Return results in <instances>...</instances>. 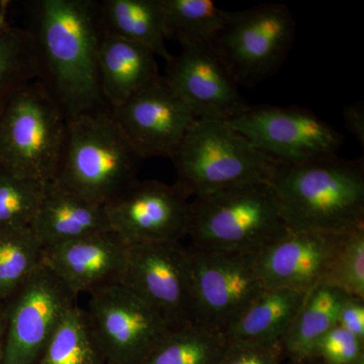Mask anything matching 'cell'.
<instances>
[{"instance_id":"cell-1","label":"cell","mask_w":364,"mask_h":364,"mask_svg":"<svg viewBox=\"0 0 364 364\" xmlns=\"http://www.w3.org/2000/svg\"><path fill=\"white\" fill-rule=\"evenodd\" d=\"M26 26L39 67L38 80L67 122L109 109L102 95L98 50L105 33L97 0H32Z\"/></svg>"},{"instance_id":"cell-2","label":"cell","mask_w":364,"mask_h":364,"mask_svg":"<svg viewBox=\"0 0 364 364\" xmlns=\"http://www.w3.org/2000/svg\"><path fill=\"white\" fill-rule=\"evenodd\" d=\"M268 183L289 229L341 236L364 226L363 159L275 161Z\"/></svg>"},{"instance_id":"cell-3","label":"cell","mask_w":364,"mask_h":364,"mask_svg":"<svg viewBox=\"0 0 364 364\" xmlns=\"http://www.w3.org/2000/svg\"><path fill=\"white\" fill-rule=\"evenodd\" d=\"M143 159L112 119L109 109L74 117L54 183L105 205L138 181Z\"/></svg>"},{"instance_id":"cell-4","label":"cell","mask_w":364,"mask_h":364,"mask_svg":"<svg viewBox=\"0 0 364 364\" xmlns=\"http://www.w3.org/2000/svg\"><path fill=\"white\" fill-rule=\"evenodd\" d=\"M287 229L268 181L239 184L189 202L193 247L256 254Z\"/></svg>"},{"instance_id":"cell-5","label":"cell","mask_w":364,"mask_h":364,"mask_svg":"<svg viewBox=\"0 0 364 364\" xmlns=\"http://www.w3.org/2000/svg\"><path fill=\"white\" fill-rule=\"evenodd\" d=\"M67 124L40 80L16 88L0 104V167L52 182L65 143Z\"/></svg>"},{"instance_id":"cell-6","label":"cell","mask_w":364,"mask_h":364,"mask_svg":"<svg viewBox=\"0 0 364 364\" xmlns=\"http://www.w3.org/2000/svg\"><path fill=\"white\" fill-rule=\"evenodd\" d=\"M170 159L176 184L188 198L268 181L275 162L226 122L203 119H196Z\"/></svg>"},{"instance_id":"cell-7","label":"cell","mask_w":364,"mask_h":364,"mask_svg":"<svg viewBox=\"0 0 364 364\" xmlns=\"http://www.w3.org/2000/svg\"><path fill=\"white\" fill-rule=\"evenodd\" d=\"M296 21L282 4L231 11L210 45L237 85L252 87L279 70L293 45Z\"/></svg>"},{"instance_id":"cell-8","label":"cell","mask_w":364,"mask_h":364,"mask_svg":"<svg viewBox=\"0 0 364 364\" xmlns=\"http://www.w3.org/2000/svg\"><path fill=\"white\" fill-rule=\"evenodd\" d=\"M86 323L105 364H141L170 328L123 284L90 294Z\"/></svg>"},{"instance_id":"cell-9","label":"cell","mask_w":364,"mask_h":364,"mask_svg":"<svg viewBox=\"0 0 364 364\" xmlns=\"http://www.w3.org/2000/svg\"><path fill=\"white\" fill-rule=\"evenodd\" d=\"M228 124L277 162L301 163L337 156L344 141L331 124L301 107H250Z\"/></svg>"},{"instance_id":"cell-10","label":"cell","mask_w":364,"mask_h":364,"mask_svg":"<svg viewBox=\"0 0 364 364\" xmlns=\"http://www.w3.org/2000/svg\"><path fill=\"white\" fill-rule=\"evenodd\" d=\"M193 277L195 323L226 333L264 289L256 254L188 248Z\"/></svg>"},{"instance_id":"cell-11","label":"cell","mask_w":364,"mask_h":364,"mask_svg":"<svg viewBox=\"0 0 364 364\" xmlns=\"http://www.w3.org/2000/svg\"><path fill=\"white\" fill-rule=\"evenodd\" d=\"M170 329L195 324L193 277L188 248L181 243L129 246L122 284Z\"/></svg>"},{"instance_id":"cell-12","label":"cell","mask_w":364,"mask_h":364,"mask_svg":"<svg viewBox=\"0 0 364 364\" xmlns=\"http://www.w3.org/2000/svg\"><path fill=\"white\" fill-rule=\"evenodd\" d=\"M77 296L44 264L4 301L6 341L1 364H37Z\"/></svg>"},{"instance_id":"cell-13","label":"cell","mask_w":364,"mask_h":364,"mask_svg":"<svg viewBox=\"0 0 364 364\" xmlns=\"http://www.w3.org/2000/svg\"><path fill=\"white\" fill-rule=\"evenodd\" d=\"M105 210L112 231L129 246L181 243L188 236V198L176 184L138 179Z\"/></svg>"},{"instance_id":"cell-14","label":"cell","mask_w":364,"mask_h":364,"mask_svg":"<svg viewBox=\"0 0 364 364\" xmlns=\"http://www.w3.org/2000/svg\"><path fill=\"white\" fill-rule=\"evenodd\" d=\"M109 112L124 138L143 160L173 156L196 121L188 105L161 75Z\"/></svg>"},{"instance_id":"cell-15","label":"cell","mask_w":364,"mask_h":364,"mask_svg":"<svg viewBox=\"0 0 364 364\" xmlns=\"http://www.w3.org/2000/svg\"><path fill=\"white\" fill-rule=\"evenodd\" d=\"M166 63L163 77L196 119L228 123L250 107L208 43L181 45Z\"/></svg>"},{"instance_id":"cell-16","label":"cell","mask_w":364,"mask_h":364,"mask_svg":"<svg viewBox=\"0 0 364 364\" xmlns=\"http://www.w3.org/2000/svg\"><path fill=\"white\" fill-rule=\"evenodd\" d=\"M339 237L289 228L256 253V272L263 287L309 293L324 282Z\"/></svg>"},{"instance_id":"cell-17","label":"cell","mask_w":364,"mask_h":364,"mask_svg":"<svg viewBox=\"0 0 364 364\" xmlns=\"http://www.w3.org/2000/svg\"><path fill=\"white\" fill-rule=\"evenodd\" d=\"M129 245L114 232L45 248L43 264L79 296L122 284Z\"/></svg>"},{"instance_id":"cell-18","label":"cell","mask_w":364,"mask_h":364,"mask_svg":"<svg viewBox=\"0 0 364 364\" xmlns=\"http://www.w3.org/2000/svg\"><path fill=\"white\" fill-rule=\"evenodd\" d=\"M30 229L44 249L112 231L105 205L90 202L53 181L48 184Z\"/></svg>"},{"instance_id":"cell-19","label":"cell","mask_w":364,"mask_h":364,"mask_svg":"<svg viewBox=\"0 0 364 364\" xmlns=\"http://www.w3.org/2000/svg\"><path fill=\"white\" fill-rule=\"evenodd\" d=\"M98 71L109 109L123 105L160 76L156 56L150 50L105 31L98 50Z\"/></svg>"},{"instance_id":"cell-20","label":"cell","mask_w":364,"mask_h":364,"mask_svg":"<svg viewBox=\"0 0 364 364\" xmlns=\"http://www.w3.org/2000/svg\"><path fill=\"white\" fill-rule=\"evenodd\" d=\"M306 294L287 289H263L225 333L227 341L282 343Z\"/></svg>"},{"instance_id":"cell-21","label":"cell","mask_w":364,"mask_h":364,"mask_svg":"<svg viewBox=\"0 0 364 364\" xmlns=\"http://www.w3.org/2000/svg\"><path fill=\"white\" fill-rule=\"evenodd\" d=\"M100 14L105 32L150 50L168 62L161 0H102Z\"/></svg>"},{"instance_id":"cell-22","label":"cell","mask_w":364,"mask_h":364,"mask_svg":"<svg viewBox=\"0 0 364 364\" xmlns=\"http://www.w3.org/2000/svg\"><path fill=\"white\" fill-rule=\"evenodd\" d=\"M349 294L338 287L320 284L306 294L289 331L282 340L287 360L309 358L316 344L336 327Z\"/></svg>"},{"instance_id":"cell-23","label":"cell","mask_w":364,"mask_h":364,"mask_svg":"<svg viewBox=\"0 0 364 364\" xmlns=\"http://www.w3.org/2000/svg\"><path fill=\"white\" fill-rule=\"evenodd\" d=\"M161 4L166 40L177 41L181 45L210 44L231 14L210 0H161Z\"/></svg>"},{"instance_id":"cell-24","label":"cell","mask_w":364,"mask_h":364,"mask_svg":"<svg viewBox=\"0 0 364 364\" xmlns=\"http://www.w3.org/2000/svg\"><path fill=\"white\" fill-rule=\"evenodd\" d=\"M227 343L225 333L195 323L170 330L141 364H218Z\"/></svg>"},{"instance_id":"cell-25","label":"cell","mask_w":364,"mask_h":364,"mask_svg":"<svg viewBox=\"0 0 364 364\" xmlns=\"http://www.w3.org/2000/svg\"><path fill=\"white\" fill-rule=\"evenodd\" d=\"M6 6L0 4V104L16 88L39 77L30 33L7 21Z\"/></svg>"},{"instance_id":"cell-26","label":"cell","mask_w":364,"mask_h":364,"mask_svg":"<svg viewBox=\"0 0 364 364\" xmlns=\"http://www.w3.org/2000/svg\"><path fill=\"white\" fill-rule=\"evenodd\" d=\"M44 248L30 228L0 230V303H4L43 264Z\"/></svg>"},{"instance_id":"cell-27","label":"cell","mask_w":364,"mask_h":364,"mask_svg":"<svg viewBox=\"0 0 364 364\" xmlns=\"http://www.w3.org/2000/svg\"><path fill=\"white\" fill-rule=\"evenodd\" d=\"M37 364H105L82 309L72 306L62 318Z\"/></svg>"},{"instance_id":"cell-28","label":"cell","mask_w":364,"mask_h":364,"mask_svg":"<svg viewBox=\"0 0 364 364\" xmlns=\"http://www.w3.org/2000/svg\"><path fill=\"white\" fill-rule=\"evenodd\" d=\"M49 183L0 167V230L30 228Z\"/></svg>"},{"instance_id":"cell-29","label":"cell","mask_w":364,"mask_h":364,"mask_svg":"<svg viewBox=\"0 0 364 364\" xmlns=\"http://www.w3.org/2000/svg\"><path fill=\"white\" fill-rule=\"evenodd\" d=\"M322 284L364 299V226L341 235Z\"/></svg>"},{"instance_id":"cell-30","label":"cell","mask_w":364,"mask_h":364,"mask_svg":"<svg viewBox=\"0 0 364 364\" xmlns=\"http://www.w3.org/2000/svg\"><path fill=\"white\" fill-rule=\"evenodd\" d=\"M310 356L325 364H364V342L336 326L316 344Z\"/></svg>"},{"instance_id":"cell-31","label":"cell","mask_w":364,"mask_h":364,"mask_svg":"<svg viewBox=\"0 0 364 364\" xmlns=\"http://www.w3.org/2000/svg\"><path fill=\"white\" fill-rule=\"evenodd\" d=\"M280 342L248 343L229 342L218 364H286Z\"/></svg>"},{"instance_id":"cell-32","label":"cell","mask_w":364,"mask_h":364,"mask_svg":"<svg viewBox=\"0 0 364 364\" xmlns=\"http://www.w3.org/2000/svg\"><path fill=\"white\" fill-rule=\"evenodd\" d=\"M337 326L364 342V299L349 296L340 311Z\"/></svg>"},{"instance_id":"cell-33","label":"cell","mask_w":364,"mask_h":364,"mask_svg":"<svg viewBox=\"0 0 364 364\" xmlns=\"http://www.w3.org/2000/svg\"><path fill=\"white\" fill-rule=\"evenodd\" d=\"M343 119L347 131L361 145L364 144V107L363 102L349 105L343 111Z\"/></svg>"},{"instance_id":"cell-34","label":"cell","mask_w":364,"mask_h":364,"mask_svg":"<svg viewBox=\"0 0 364 364\" xmlns=\"http://www.w3.org/2000/svg\"><path fill=\"white\" fill-rule=\"evenodd\" d=\"M6 314L4 303H0V364L4 355V341H6Z\"/></svg>"},{"instance_id":"cell-35","label":"cell","mask_w":364,"mask_h":364,"mask_svg":"<svg viewBox=\"0 0 364 364\" xmlns=\"http://www.w3.org/2000/svg\"><path fill=\"white\" fill-rule=\"evenodd\" d=\"M286 364H325L320 359L309 356V358L298 359V360H287Z\"/></svg>"}]
</instances>
